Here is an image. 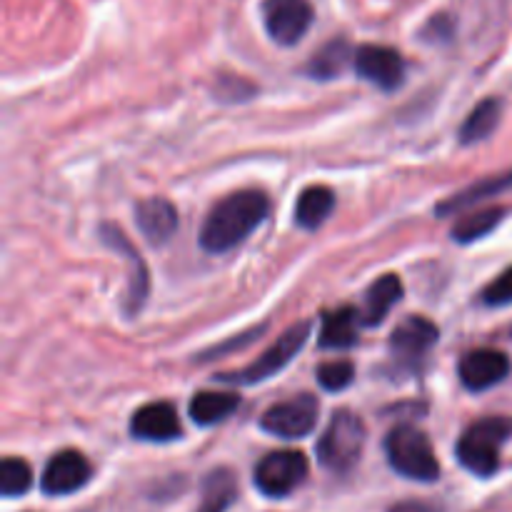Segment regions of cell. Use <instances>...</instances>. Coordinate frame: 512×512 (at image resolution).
<instances>
[{
  "instance_id": "1",
  "label": "cell",
  "mask_w": 512,
  "mask_h": 512,
  "mask_svg": "<svg viewBox=\"0 0 512 512\" xmlns=\"http://www.w3.org/2000/svg\"><path fill=\"white\" fill-rule=\"evenodd\" d=\"M270 213L268 195L260 190H240L220 200L200 228V245L208 253H228L243 243Z\"/></svg>"
},
{
  "instance_id": "2",
  "label": "cell",
  "mask_w": 512,
  "mask_h": 512,
  "mask_svg": "<svg viewBox=\"0 0 512 512\" xmlns=\"http://www.w3.org/2000/svg\"><path fill=\"white\" fill-rule=\"evenodd\" d=\"M512 420L510 418H485L470 425L460 438L455 455L465 470L478 478H490L500 468V448L510 440Z\"/></svg>"
},
{
  "instance_id": "3",
  "label": "cell",
  "mask_w": 512,
  "mask_h": 512,
  "mask_svg": "<svg viewBox=\"0 0 512 512\" xmlns=\"http://www.w3.org/2000/svg\"><path fill=\"white\" fill-rule=\"evenodd\" d=\"M385 455L395 473L418 483H433L440 475L438 458L433 453L428 435L413 425H398L385 438Z\"/></svg>"
},
{
  "instance_id": "4",
  "label": "cell",
  "mask_w": 512,
  "mask_h": 512,
  "mask_svg": "<svg viewBox=\"0 0 512 512\" xmlns=\"http://www.w3.org/2000/svg\"><path fill=\"white\" fill-rule=\"evenodd\" d=\"M365 448V425L350 410H338L318 443V460L333 473H345L358 463Z\"/></svg>"
},
{
  "instance_id": "5",
  "label": "cell",
  "mask_w": 512,
  "mask_h": 512,
  "mask_svg": "<svg viewBox=\"0 0 512 512\" xmlns=\"http://www.w3.org/2000/svg\"><path fill=\"white\" fill-rule=\"evenodd\" d=\"M310 335V323H298L293 328L285 330L263 355H260L255 363H250L243 370H230V373H220V383H233V385H255L263 383V380L273 378L275 373L285 368L290 360L298 355V350L303 348L305 340Z\"/></svg>"
},
{
  "instance_id": "6",
  "label": "cell",
  "mask_w": 512,
  "mask_h": 512,
  "mask_svg": "<svg viewBox=\"0 0 512 512\" xmlns=\"http://www.w3.org/2000/svg\"><path fill=\"white\" fill-rule=\"evenodd\" d=\"M308 478V458L298 450H278L255 465V488L268 498H285Z\"/></svg>"
},
{
  "instance_id": "7",
  "label": "cell",
  "mask_w": 512,
  "mask_h": 512,
  "mask_svg": "<svg viewBox=\"0 0 512 512\" xmlns=\"http://www.w3.org/2000/svg\"><path fill=\"white\" fill-rule=\"evenodd\" d=\"M318 425V400L313 395H295L285 403L273 405L260 420L265 433L283 440H298L310 435Z\"/></svg>"
},
{
  "instance_id": "8",
  "label": "cell",
  "mask_w": 512,
  "mask_h": 512,
  "mask_svg": "<svg viewBox=\"0 0 512 512\" xmlns=\"http://www.w3.org/2000/svg\"><path fill=\"white\" fill-rule=\"evenodd\" d=\"M313 5L308 0H265L263 23L270 38L278 45L300 43L313 25Z\"/></svg>"
},
{
  "instance_id": "9",
  "label": "cell",
  "mask_w": 512,
  "mask_h": 512,
  "mask_svg": "<svg viewBox=\"0 0 512 512\" xmlns=\"http://www.w3.org/2000/svg\"><path fill=\"white\" fill-rule=\"evenodd\" d=\"M355 73L375 88L393 93L405 80V58L388 45H363L355 50Z\"/></svg>"
},
{
  "instance_id": "10",
  "label": "cell",
  "mask_w": 512,
  "mask_h": 512,
  "mask_svg": "<svg viewBox=\"0 0 512 512\" xmlns=\"http://www.w3.org/2000/svg\"><path fill=\"white\" fill-rule=\"evenodd\" d=\"M90 475H93V468H90L88 458L83 453H78V450H60L45 465L40 488L50 498H60V495L78 493L80 488H85Z\"/></svg>"
},
{
  "instance_id": "11",
  "label": "cell",
  "mask_w": 512,
  "mask_h": 512,
  "mask_svg": "<svg viewBox=\"0 0 512 512\" xmlns=\"http://www.w3.org/2000/svg\"><path fill=\"white\" fill-rule=\"evenodd\" d=\"M440 333L435 323L420 315H410L390 335V353L400 365L418 368L420 360L428 355V350L438 343Z\"/></svg>"
},
{
  "instance_id": "12",
  "label": "cell",
  "mask_w": 512,
  "mask_h": 512,
  "mask_svg": "<svg viewBox=\"0 0 512 512\" xmlns=\"http://www.w3.org/2000/svg\"><path fill=\"white\" fill-rule=\"evenodd\" d=\"M458 373L465 388L473 390V393H480V390L493 388V385L503 383L508 378L510 360L500 350H473V353H468L460 360Z\"/></svg>"
},
{
  "instance_id": "13",
  "label": "cell",
  "mask_w": 512,
  "mask_h": 512,
  "mask_svg": "<svg viewBox=\"0 0 512 512\" xmlns=\"http://www.w3.org/2000/svg\"><path fill=\"white\" fill-rule=\"evenodd\" d=\"M130 433H133V438L148 440V443H170V440L180 438L183 428H180L173 405L148 403L135 410L133 420H130Z\"/></svg>"
},
{
  "instance_id": "14",
  "label": "cell",
  "mask_w": 512,
  "mask_h": 512,
  "mask_svg": "<svg viewBox=\"0 0 512 512\" xmlns=\"http://www.w3.org/2000/svg\"><path fill=\"white\" fill-rule=\"evenodd\" d=\"M135 223L150 245H163L178 230V213L170 200L148 198L135 208Z\"/></svg>"
},
{
  "instance_id": "15",
  "label": "cell",
  "mask_w": 512,
  "mask_h": 512,
  "mask_svg": "<svg viewBox=\"0 0 512 512\" xmlns=\"http://www.w3.org/2000/svg\"><path fill=\"white\" fill-rule=\"evenodd\" d=\"M100 235H103V240L110 248L123 253L125 258H128V263L133 265V278H130L128 285V303H125V310L133 315L135 310L143 308L145 298H148V268H145L143 260L138 258V250H135V245L130 243L128 238H125L123 230L113 228V225H103V228H100Z\"/></svg>"
},
{
  "instance_id": "16",
  "label": "cell",
  "mask_w": 512,
  "mask_h": 512,
  "mask_svg": "<svg viewBox=\"0 0 512 512\" xmlns=\"http://www.w3.org/2000/svg\"><path fill=\"white\" fill-rule=\"evenodd\" d=\"M358 325H363L360 323V313L355 308H350V305L328 310L323 315L320 345L328 350L353 348L358 343Z\"/></svg>"
},
{
  "instance_id": "17",
  "label": "cell",
  "mask_w": 512,
  "mask_h": 512,
  "mask_svg": "<svg viewBox=\"0 0 512 512\" xmlns=\"http://www.w3.org/2000/svg\"><path fill=\"white\" fill-rule=\"evenodd\" d=\"M400 298H403V283H400L398 275H383V278L370 285L368 295H365V308L360 313V323L368 325V328L380 325L388 318V313L395 308Z\"/></svg>"
},
{
  "instance_id": "18",
  "label": "cell",
  "mask_w": 512,
  "mask_h": 512,
  "mask_svg": "<svg viewBox=\"0 0 512 512\" xmlns=\"http://www.w3.org/2000/svg\"><path fill=\"white\" fill-rule=\"evenodd\" d=\"M335 210V193L325 185H310L300 193L295 205V223L305 230H315L330 218Z\"/></svg>"
},
{
  "instance_id": "19",
  "label": "cell",
  "mask_w": 512,
  "mask_h": 512,
  "mask_svg": "<svg viewBox=\"0 0 512 512\" xmlns=\"http://www.w3.org/2000/svg\"><path fill=\"white\" fill-rule=\"evenodd\" d=\"M240 398L235 393H213V390H205V393H198L193 400H190V418L198 425H218L223 423L225 418L238 410Z\"/></svg>"
},
{
  "instance_id": "20",
  "label": "cell",
  "mask_w": 512,
  "mask_h": 512,
  "mask_svg": "<svg viewBox=\"0 0 512 512\" xmlns=\"http://www.w3.org/2000/svg\"><path fill=\"white\" fill-rule=\"evenodd\" d=\"M355 53L350 48L348 40L343 38H335L330 40L325 48H320L315 53V58L310 60L308 65V75H313L315 80H333L348 68V63H353Z\"/></svg>"
},
{
  "instance_id": "21",
  "label": "cell",
  "mask_w": 512,
  "mask_h": 512,
  "mask_svg": "<svg viewBox=\"0 0 512 512\" xmlns=\"http://www.w3.org/2000/svg\"><path fill=\"white\" fill-rule=\"evenodd\" d=\"M238 498V483L230 470L220 468L205 478L203 483V503L200 512H225Z\"/></svg>"
},
{
  "instance_id": "22",
  "label": "cell",
  "mask_w": 512,
  "mask_h": 512,
  "mask_svg": "<svg viewBox=\"0 0 512 512\" xmlns=\"http://www.w3.org/2000/svg\"><path fill=\"white\" fill-rule=\"evenodd\" d=\"M500 113H503V105H500V100H495V98L483 100V103H480L478 108L468 115V120H465L463 128H460V140H463L465 145H473V143H480V140L490 138V135H493V130L498 128Z\"/></svg>"
},
{
  "instance_id": "23",
  "label": "cell",
  "mask_w": 512,
  "mask_h": 512,
  "mask_svg": "<svg viewBox=\"0 0 512 512\" xmlns=\"http://www.w3.org/2000/svg\"><path fill=\"white\" fill-rule=\"evenodd\" d=\"M503 215L505 208H485L480 210V213H473L468 215V218L458 220V223L453 225V233L450 235H453L455 243H475V240L493 233L500 225V220H503Z\"/></svg>"
},
{
  "instance_id": "24",
  "label": "cell",
  "mask_w": 512,
  "mask_h": 512,
  "mask_svg": "<svg viewBox=\"0 0 512 512\" xmlns=\"http://www.w3.org/2000/svg\"><path fill=\"white\" fill-rule=\"evenodd\" d=\"M512 185V173H505V175H498V178H490V180H483V183H475L473 188L463 190V193L453 195V198L448 200V203H443L438 208V215H453L458 213V210L468 208V205H475L478 200H485L488 195H495V193H503L505 188H510Z\"/></svg>"
},
{
  "instance_id": "25",
  "label": "cell",
  "mask_w": 512,
  "mask_h": 512,
  "mask_svg": "<svg viewBox=\"0 0 512 512\" xmlns=\"http://www.w3.org/2000/svg\"><path fill=\"white\" fill-rule=\"evenodd\" d=\"M33 485V470L25 460L20 458H5L0 463V493L5 498H18L25 495Z\"/></svg>"
},
{
  "instance_id": "26",
  "label": "cell",
  "mask_w": 512,
  "mask_h": 512,
  "mask_svg": "<svg viewBox=\"0 0 512 512\" xmlns=\"http://www.w3.org/2000/svg\"><path fill=\"white\" fill-rule=\"evenodd\" d=\"M355 378V368L348 360H333V363H325L318 368V383L323 385L328 393H338L345 390Z\"/></svg>"
},
{
  "instance_id": "27",
  "label": "cell",
  "mask_w": 512,
  "mask_h": 512,
  "mask_svg": "<svg viewBox=\"0 0 512 512\" xmlns=\"http://www.w3.org/2000/svg\"><path fill=\"white\" fill-rule=\"evenodd\" d=\"M485 305H493V308H500V305L512 303V268L500 273L488 288L483 290Z\"/></svg>"
},
{
  "instance_id": "28",
  "label": "cell",
  "mask_w": 512,
  "mask_h": 512,
  "mask_svg": "<svg viewBox=\"0 0 512 512\" xmlns=\"http://www.w3.org/2000/svg\"><path fill=\"white\" fill-rule=\"evenodd\" d=\"M390 512H435V510L425 503H400Z\"/></svg>"
}]
</instances>
